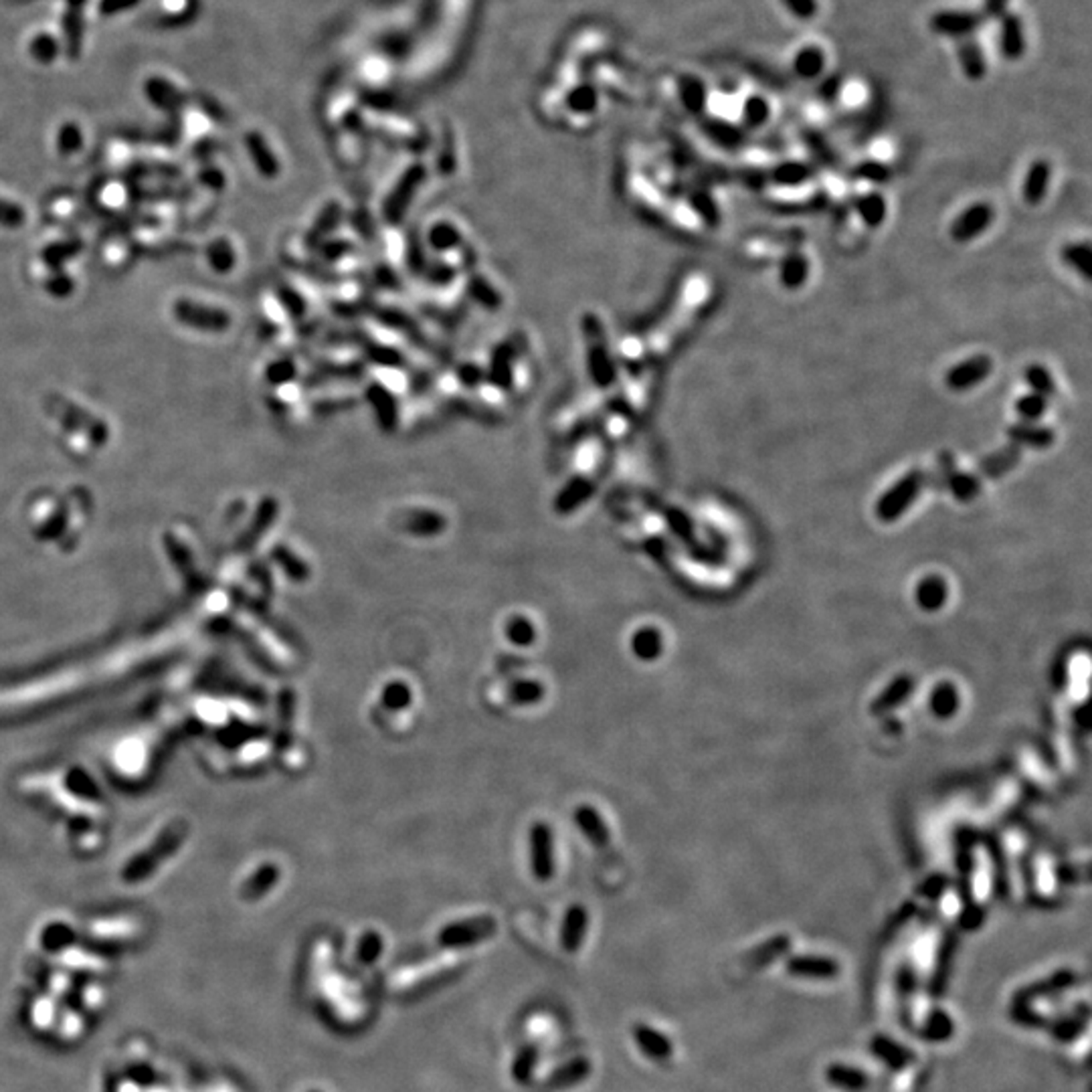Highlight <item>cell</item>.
Returning a JSON list of instances; mask_svg holds the SVG:
<instances>
[{
  "mask_svg": "<svg viewBox=\"0 0 1092 1092\" xmlns=\"http://www.w3.org/2000/svg\"><path fill=\"white\" fill-rule=\"evenodd\" d=\"M706 295H708V288L704 282H690V285L684 288V294L682 298L678 300L676 308H673V314H670V318H668L660 328L654 330V334H651L650 340H647L646 344L647 360L660 362L663 356L670 352V346L678 340V336L682 334V330L686 328L694 318H696L698 312H700L704 302H706Z\"/></svg>",
  "mask_w": 1092,
  "mask_h": 1092,
  "instance_id": "obj_1",
  "label": "cell"
},
{
  "mask_svg": "<svg viewBox=\"0 0 1092 1092\" xmlns=\"http://www.w3.org/2000/svg\"><path fill=\"white\" fill-rule=\"evenodd\" d=\"M583 334L587 342V366H589V375L593 376V382L599 389L609 391L617 382L619 370H617L615 359L611 356L609 346H607L603 324H601V320L595 314H585Z\"/></svg>",
  "mask_w": 1092,
  "mask_h": 1092,
  "instance_id": "obj_2",
  "label": "cell"
},
{
  "mask_svg": "<svg viewBox=\"0 0 1092 1092\" xmlns=\"http://www.w3.org/2000/svg\"><path fill=\"white\" fill-rule=\"evenodd\" d=\"M47 411L51 417H55L65 430L81 433L89 439L94 446H105L110 439V430L104 421L94 417L91 413L85 409H81L79 405L71 403L68 399H63L61 395H51L47 403Z\"/></svg>",
  "mask_w": 1092,
  "mask_h": 1092,
  "instance_id": "obj_3",
  "label": "cell"
},
{
  "mask_svg": "<svg viewBox=\"0 0 1092 1092\" xmlns=\"http://www.w3.org/2000/svg\"><path fill=\"white\" fill-rule=\"evenodd\" d=\"M985 23L987 19L983 17L981 10L969 8H943L928 17V29L933 33L953 41L976 37Z\"/></svg>",
  "mask_w": 1092,
  "mask_h": 1092,
  "instance_id": "obj_4",
  "label": "cell"
},
{
  "mask_svg": "<svg viewBox=\"0 0 1092 1092\" xmlns=\"http://www.w3.org/2000/svg\"><path fill=\"white\" fill-rule=\"evenodd\" d=\"M172 310H175V318L178 322L188 326V328L223 332L231 326V316H229V312H224L221 308H213V305L197 304L191 302V300H178Z\"/></svg>",
  "mask_w": 1092,
  "mask_h": 1092,
  "instance_id": "obj_5",
  "label": "cell"
},
{
  "mask_svg": "<svg viewBox=\"0 0 1092 1092\" xmlns=\"http://www.w3.org/2000/svg\"><path fill=\"white\" fill-rule=\"evenodd\" d=\"M993 372V360L987 354H973L969 359L957 362L945 372V387L947 389L963 392L971 391L989 379Z\"/></svg>",
  "mask_w": 1092,
  "mask_h": 1092,
  "instance_id": "obj_6",
  "label": "cell"
},
{
  "mask_svg": "<svg viewBox=\"0 0 1092 1092\" xmlns=\"http://www.w3.org/2000/svg\"><path fill=\"white\" fill-rule=\"evenodd\" d=\"M494 933H496V922L492 918H468V921H457L443 927L437 941L441 947H468L473 943L486 941Z\"/></svg>",
  "mask_w": 1092,
  "mask_h": 1092,
  "instance_id": "obj_7",
  "label": "cell"
},
{
  "mask_svg": "<svg viewBox=\"0 0 1092 1092\" xmlns=\"http://www.w3.org/2000/svg\"><path fill=\"white\" fill-rule=\"evenodd\" d=\"M995 221V211L989 203H973L969 205L965 211H961L957 215L955 221L951 223V233L953 241L957 243H969L976 241L977 237L987 231Z\"/></svg>",
  "mask_w": 1092,
  "mask_h": 1092,
  "instance_id": "obj_8",
  "label": "cell"
},
{
  "mask_svg": "<svg viewBox=\"0 0 1092 1092\" xmlns=\"http://www.w3.org/2000/svg\"><path fill=\"white\" fill-rule=\"evenodd\" d=\"M530 864H532V874L538 880H549L554 874L553 830L543 821L534 824L530 830Z\"/></svg>",
  "mask_w": 1092,
  "mask_h": 1092,
  "instance_id": "obj_9",
  "label": "cell"
},
{
  "mask_svg": "<svg viewBox=\"0 0 1092 1092\" xmlns=\"http://www.w3.org/2000/svg\"><path fill=\"white\" fill-rule=\"evenodd\" d=\"M999 23V53L1005 61L1009 63H1015L1025 55V49H1028V41H1025V24L1022 17L1014 10H1008L1003 17L997 19Z\"/></svg>",
  "mask_w": 1092,
  "mask_h": 1092,
  "instance_id": "obj_10",
  "label": "cell"
},
{
  "mask_svg": "<svg viewBox=\"0 0 1092 1092\" xmlns=\"http://www.w3.org/2000/svg\"><path fill=\"white\" fill-rule=\"evenodd\" d=\"M423 176H425V170H423V166L417 165V166H411L409 170L399 178V182H397L395 188H392L391 195L387 197L385 207H382V215H385L387 221L391 223L399 221L403 213H405L407 207H409L415 191L423 182Z\"/></svg>",
  "mask_w": 1092,
  "mask_h": 1092,
  "instance_id": "obj_11",
  "label": "cell"
},
{
  "mask_svg": "<svg viewBox=\"0 0 1092 1092\" xmlns=\"http://www.w3.org/2000/svg\"><path fill=\"white\" fill-rule=\"evenodd\" d=\"M921 488H922V473L921 472L908 473V476H905L900 482L888 489L886 496L880 500V504H878V512H880V516L890 520V518H896L898 514L905 512L908 504H911L912 500L916 498V494L921 492Z\"/></svg>",
  "mask_w": 1092,
  "mask_h": 1092,
  "instance_id": "obj_12",
  "label": "cell"
},
{
  "mask_svg": "<svg viewBox=\"0 0 1092 1092\" xmlns=\"http://www.w3.org/2000/svg\"><path fill=\"white\" fill-rule=\"evenodd\" d=\"M599 411H601L599 397H593V395L579 397V399L569 403V405L556 415L554 430L556 433H560V435H573L575 431L583 430L587 423L591 421V417H595Z\"/></svg>",
  "mask_w": 1092,
  "mask_h": 1092,
  "instance_id": "obj_13",
  "label": "cell"
},
{
  "mask_svg": "<svg viewBox=\"0 0 1092 1092\" xmlns=\"http://www.w3.org/2000/svg\"><path fill=\"white\" fill-rule=\"evenodd\" d=\"M957 63L969 81H981L987 75V55L976 37L955 41Z\"/></svg>",
  "mask_w": 1092,
  "mask_h": 1092,
  "instance_id": "obj_14",
  "label": "cell"
},
{
  "mask_svg": "<svg viewBox=\"0 0 1092 1092\" xmlns=\"http://www.w3.org/2000/svg\"><path fill=\"white\" fill-rule=\"evenodd\" d=\"M1008 439L1015 447L1028 449H1048L1054 446L1056 433L1052 427L1040 425V423H1024L1018 421L1008 427Z\"/></svg>",
  "mask_w": 1092,
  "mask_h": 1092,
  "instance_id": "obj_15",
  "label": "cell"
},
{
  "mask_svg": "<svg viewBox=\"0 0 1092 1092\" xmlns=\"http://www.w3.org/2000/svg\"><path fill=\"white\" fill-rule=\"evenodd\" d=\"M702 130L712 144L722 150H738L747 142V130L741 124L724 120V117H704Z\"/></svg>",
  "mask_w": 1092,
  "mask_h": 1092,
  "instance_id": "obj_16",
  "label": "cell"
},
{
  "mask_svg": "<svg viewBox=\"0 0 1092 1092\" xmlns=\"http://www.w3.org/2000/svg\"><path fill=\"white\" fill-rule=\"evenodd\" d=\"M595 492V478L593 476H579L576 473L575 478H570V482L560 489L559 496L554 500V512L556 514H570L575 512L576 508L583 506V504L593 496Z\"/></svg>",
  "mask_w": 1092,
  "mask_h": 1092,
  "instance_id": "obj_17",
  "label": "cell"
},
{
  "mask_svg": "<svg viewBox=\"0 0 1092 1092\" xmlns=\"http://www.w3.org/2000/svg\"><path fill=\"white\" fill-rule=\"evenodd\" d=\"M1050 181H1052V166L1048 160H1034L1025 170L1022 182V197L1025 205H1040L1048 195Z\"/></svg>",
  "mask_w": 1092,
  "mask_h": 1092,
  "instance_id": "obj_18",
  "label": "cell"
},
{
  "mask_svg": "<svg viewBox=\"0 0 1092 1092\" xmlns=\"http://www.w3.org/2000/svg\"><path fill=\"white\" fill-rule=\"evenodd\" d=\"M825 65H828V55H825L824 47H819V45L815 43L799 47L795 51L793 61H791V69H793V73L797 75V78L808 79V81L819 79L821 75H824Z\"/></svg>",
  "mask_w": 1092,
  "mask_h": 1092,
  "instance_id": "obj_19",
  "label": "cell"
},
{
  "mask_svg": "<svg viewBox=\"0 0 1092 1092\" xmlns=\"http://www.w3.org/2000/svg\"><path fill=\"white\" fill-rule=\"evenodd\" d=\"M809 273H811L809 259L805 257L803 253L793 251V253L785 255V259L781 262L779 282L785 289H791V292H795V289L803 288L805 282H808Z\"/></svg>",
  "mask_w": 1092,
  "mask_h": 1092,
  "instance_id": "obj_20",
  "label": "cell"
},
{
  "mask_svg": "<svg viewBox=\"0 0 1092 1092\" xmlns=\"http://www.w3.org/2000/svg\"><path fill=\"white\" fill-rule=\"evenodd\" d=\"M678 95H680L684 108L690 111V114L700 116L706 111L708 89L698 75L688 73L680 78V81H678Z\"/></svg>",
  "mask_w": 1092,
  "mask_h": 1092,
  "instance_id": "obj_21",
  "label": "cell"
},
{
  "mask_svg": "<svg viewBox=\"0 0 1092 1092\" xmlns=\"http://www.w3.org/2000/svg\"><path fill=\"white\" fill-rule=\"evenodd\" d=\"M427 245H430L437 255H443L447 251H453V249L462 247V245H466V239H463V233L459 231L456 223L439 221L435 224H431V229L427 231Z\"/></svg>",
  "mask_w": 1092,
  "mask_h": 1092,
  "instance_id": "obj_22",
  "label": "cell"
},
{
  "mask_svg": "<svg viewBox=\"0 0 1092 1092\" xmlns=\"http://www.w3.org/2000/svg\"><path fill=\"white\" fill-rule=\"evenodd\" d=\"M403 528L415 537H437L446 530V518L433 510H417L403 518Z\"/></svg>",
  "mask_w": 1092,
  "mask_h": 1092,
  "instance_id": "obj_23",
  "label": "cell"
},
{
  "mask_svg": "<svg viewBox=\"0 0 1092 1092\" xmlns=\"http://www.w3.org/2000/svg\"><path fill=\"white\" fill-rule=\"evenodd\" d=\"M575 821L576 825H579V830L585 834V838L593 841L595 846L609 844V830L605 828L603 818H601L599 811L595 808H591V805H581V808L575 811Z\"/></svg>",
  "mask_w": 1092,
  "mask_h": 1092,
  "instance_id": "obj_24",
  "label": "cell"
},
{
  "mask_svg": "<svg viewBox=\"0 0 1092 1092\" xmlns=\"http://www.w3.org/2000/svg\"><path fill=\"white\" fill-rule=\"evenodd\" d=\"M370 379L375 385H379L381 389H385L387 392H391L392 397H403L409 392V376L407 372L399 369V366H385V365H375L370 370Z\"/></svg>",
  "mask_w": 1092,
  "mask_h": 1092,
  "instance_id": "obj_25",
  "label": "cell"
},
{
  "mask_svg": "<svg viewBox=\"0 0 1092 1092\" xmlns=\"http://www.w3.org/2000/svg\"><path fill=\"white\" fill-rule=\"evenodd\" d=\"M587 931V911L585 906L575 905L566 911L565 921H563V933H560V943L566 951H576L583 941Z\"/></svg>",
  "mask_w": 1092,
  "mask_h": 1092,
  "instance_id": "obj_26",
  "label": "cell"
},
{
  "mask_svg": "<svg viewBox=\"0 0 1092 1092\" xmlns=\"http://www.w3.org/2000/svg\"><path fill=\"white\" fill-rule=\"evenodd\" d=\"M320 397L316 399V405L322 409H340L349 407L359 399L360 391L352 382H332V385L320 387Z\"/></svg>",
  "mask_w": 1092,
  "mask_h": 1092,
  "instance_id": "obj_27",
  "label": "cell"
},
{
  "mask_svg": "<svg viewBox=\"0 0 1092 1092\" xmlns=\"http://www.w3.org/2000/svg\"><path fill=\"white\" fill-rule=\"evenodd\" d=\"M369 401L375 409L376 417H379L381 425L385 427L387 431H391L392 427L397 425L399 421V409H397V397H392L391 392H387L385 389H381L379 385L372 382L370 391H369Z\"/></svg>",
  "mask_w": 1092,
  "mask_h": 1092,
  "instance_id": "obj_28",
  "label": "cell"
},
{
  "mask_svg": "<svg viewBox=\"0 0 1092 1092\" xmlns=\"http://www.w3.org/2000/svg\"><path fill=\"white\" fill-rule=\"evenodd\" d=\"M770 120V104L761 94H751L741 104V126L744 130H757Z\"/></svg>",
  "mask_w": 1092,
  "mask_h": 1092,
  "instance_id": "obj_29",
  "label": "cell"
},
{
  "mask_svg": "<svg viewBox=\"0 0 1092 1092\" xmlns=\"http://www.w3.org/2000/svg\"><path fill=\"white\" fill-rule=\"evenodd\" d=\"M811 175H814V172H811V166L801 160L781 162V165H777L773 170H770V178H773L775 185L785 187V188L803 187L811 178Z\"/></svg>",
  "mask_w": 1092,
  "mask_h": 1092,
  "instance_id": "obj_30",
  "label": "cell"
},
{
  "mask_svg": "<svg viewBox=\"0 0 1092 1092\" xmlns=\"http://www.w3.org/2000/svg\"><path fill=\"white\" fill-rule=\"evenodd\" d=\"M605 456V443L599 437H585L575 451V462L579 466V476H591V472L601 466Z\"/></svg>",
  "mask_w": 1092,
  "mask_h": 1092,
  "instance_id": "obj_31",
  "label": "cell"
},
{
  "mask_svg": "<svg viewBox=\"0 0 1092 1092\" xmlns=\"http://www.w3.org/2000/svg\"><path fill=\"white\" fill-rule=\"evenodd\" d=\"M856 208H858V215L862 221H864L866 227H880L884 223L886 213H888V205L886 198L880 195V192H866L864 197L858 198L856 203Z\"/></svg>",
  "mask_w": 1092,
  "mask_h": 1092,
  "instance_id": "obj_32",
  "label": "cell"
},
{
  "mask_svg": "<svg viewBox=\"0 0 1092 1092\" xmlns=\"http://www.w3.org/2000/svg\"><path fill=\"white\" fill-rule=\"evenodd\" d=\"M1024 381L1030 387V392L1042 395L1046 399L1056 395V381L1052 372L1046 369L1044 365H1040V362H1032V365L1025 366Z\"/></svg>",
  "mask_w": 1092,
  "mask_h": 1092,
  "instance_id": "obj_33",
  "label": "cell"
},
{
  "mask_svg": "<svg viewBox=\"0 0 1092 1092\" xmlns=\"http://www.w3.org/2000/svg\"><path fill=\"white\" fill-rule=\"evenodd\" d=\"M1062 259L1068 268H1073L1076 273H1080L1089 282L1092 278V251L1086 241L1068 243L1062 249Z\"/></svg>",
  "mask_w": 1092,
  "mask_h": 1092,
  "instance_id": "obj_34",
  "label": "cell"
},
{
  "mask_svg": "<svg viewBox=\"0 0 1092 1092\" xmlns=\"http://www.w3.org/2000/svg\"><path fill=\"white\" fill-rule=\"evenodd\" d=\"M247 146L249 152H251V158L255 162V168L259 170V175L265 178H275L279 175V165L275 160L272 150L263 144V140L259 136H247Z\"/></svg>",
  "mask_w": 1092,
  "mask_h": 1092,
  "instance_id": "obj_35",
  "label": "cell"
},
{
  "mask_svg": "<svg viewBox=\"0 0 1092 1092\" xmlns=\"http://www.w3.org/2000/svg\"><path fill=\"white\" fill-rule=\"evenodd\" d=\"M463 292L468 295H472L476 302H479L486 308H498L502 304V295L498 294V289L494 288L488 279H484L482 275H469L463 284Z\"/></svg>",
  "mask_w": 1092,
  "mask_h": 1092,
  "instance_id": "obj_36",
  "label": "cell"
},
{
  "mask_svg": "<svg viewBox=\"0 0 1092 1092\" xmlns=\"http://www.w3.org/2000/svg\"><path fill=\"white\" fill-rule=\"evenodd\" d=\"M1019 459H1022V449L1009 443L1008 447L999 449V451L992 453V456L985 459L981 468L987 476H1002V473L1018 466Z\"/></svg>",
  "mask_w": 1092,
  "mask_h": 1092,
  "instance_id": "obj_37",
  "label": "cell"
},
{
  "mask_svg": "<svg viewBox=\"0 0 1092 1092\" xmlns=\"http://www.w3.org/2000/svg\"><path fill=\"white\" fill-rule=\"evenodd\" d=\"M207 262L213 268V272L229 273L235 268V262H237V253H235L233 245L227 239H217V241H213L207 247Z\"/></svg>",
  "mask_w": 1092,
  "mask_h": 1092,
  "instance_id": "obj_38",
  "label": "cell"
},
{
  "mask_svg": "<svg viewBox=\"0 0 1092 1092\" xmlns=\"http://www.w3.org/2000/svg\"><path fill=\"white\" fill-rule=\"evenodd\" d=\"M1014 409L1015 415L1019 417V421L1038 423L1046 415V411H1048V399L1042 395H1035V392H1025V395L1014 403Z\"/></svg>",
  "mask_w": 1092,
  "mask_h": 1092,
  "instance_id": "obj_39",
  "label": "cell"
},
{
  "mask_svg": "<svg viewBox=\"0 0 1092 1092\" xmlns=\"http://www.w3.org/2000/svg\"><path fill=\"white\" fill-rule=\"evenodd\" d=\"M340 219H342L340 203L338 201L328 203V205L320 211V215L316 217L312 229H310V237H305V241H310L312 237H316V241H322V239L328 237V233H332L336 227H338Z\"/></svg>",
  "mask_w": 1092,
  "mask_h": 1092,
  "instance_id": "obj_40",
  "label": "cell"
},
{
  "mask_svg": "<svg viewBox=\"0 0 1092 1092\" xmlns=\"http://www.w3.org/2000/svg\"><path fill=\"white\" fill-rule=\"evenodd\" d=\"M506 637L514 646L528 647L537 640V630H534L532 621L527 619L524 615H514L510 617L506 624Z\"/></svg>",
  "mask_w": 1092,
  "mask_h": 1092,
  "instance_id": "obj_41",
  "label": "cell"
},
{
  "mask_svg": "<svg viewBox=\"0 0 1092 1092\" xmlns=\"http://www.w3.org/2000/svg\"><path fill=\"white\" fill-rule=\"evenodd\" d=\"M382 704L389 711H405V708L411 706L413 700V692L409 688V684L401 682V680H392L382 688Z\"/></svg>",
  "mask_w": 1092,
  "mask_h": 1092,
  "instance_id": "obj_42",
  "label": "cell"
},
{
  "mask_svg": "<svg viewBox=\"0 0 1092 1092\" xmlns=\"http://www.w3.org/2000/svg\"><path fill=\"white\" fill-rule=\"evenodd\" d=\"M510 700L514 704H520V706H530V704H537L543 700L544 696V686L543 684L534 682V680H520L514 682L508 690Z\"/></svg>",
  "mask_w": 1092,
  "mask_h": 1092,
  "instance_id": "obj_43",
  "label": "cell"
},
{
  "mask_svg": "<svg viewBox=\"0 0 1092 1092\" xmlns=\"http://www.w3.org/2000/svg\"><path fill=\"white\" fill-rule=\"evenodd\" d=\"M265 379L272 382L273 387H284L298 379V366H295L292 359H279L268 366Z\"/></svg>",
  "mask_w": 1092,
  "mask_h": 1092,
  "instance_id": "obj_44",
  "label": "cell"
},
{
  "mask_svg": "<svg viewBox=\"0 0 1092 1092\" xmlns=\"http://www.w3.org/2000/svg\"><path fill=\"white\" fill-rule=\"evenodd\" d=\"M382 955V937L379 933L369 931L360 937L359 949H356V959L362 965H372Z\"/></svg>",
  "mask_w": 1092,
  "mask_h": 1092,
  "instance_id": "obj_45",
  "label": "cell"
},
{
  "mask_svg": "<svg viewBox=\"0 0 1092 1092\" xmlns=\"http://www.w3.org/2000/svg\"><path fill=\"white\" fill-rule=\"evenodd\" d=\"M352 249H354V241L350 237H342V235H332L320 243V255L328 262H338L344 255L352 253Z\"/></svg>",
  "mask_w": 1092,
  "mask_h": 1092,
  "instance_id": "obj_46",
  "label": "cell"
},
{
  "mask_svg": "<svg viewBox=\"0 0 1092 1092\" xmlns=\"http://www.w3.org/2000/svg\"><path fill=\"white\" fill-rule=\"evenodd\" d=\"M538 1054L534 1048H524L520 1050L516 1060L512 1064V1076L514 1080L520 1084H527L530 1080V1076L534 1073V1066H537Z\"/></svg>",
  "mask_w": 1092,
  "mask_h": 1092,
  "instance_id": "obj_47",
  "label": "cell"
},
{
  "mask_svg": "<svg viewBox=\"0 0 1092 1092\" xmlns=\"http://www.w3.org/2000/svg\"><path fill=\"white\" fill-rule=\"evenodd\" d=\"M631 646H634V651L637 654V657L651 660V657H656L657 651H660V635H657V631L654 630H641L634 635Z\"/></svg>",
  "mask_w": 1092,
  "mask_h": 1092,
  "instance_id": "obj_48",
  "label": "cell"
},
{
  "mask_svg": "<svg viewBox=\"0 0 1092 1092\" xmlns=\"http://www.w3.org/2000/svg\"><path fill=\"white\" fill-rule=\"evenodd\" d=\"M278 300H279V304H282L284 312L288 314L289 318H295V320L300 318V320H302L305 316V308H308V305H305V300L302 298V294L295 292L294 288H288V285L279 288Z\"/></svg>",
  "mask_w": 1092,
  "mask_h": 1092,
  "instance_id": "obj_49",
  "label": "cell"
},
{
  "mask_svg": "<svg viewBox=\"0 0 1092 1092\" xmlns=\"http://www.w3.org/2000/svg\"><path fill=\"white\" fill-rule=\"evenodd\" d=\"M79 249H81V243H79V241L55 243V245H51V247L45 249L43 259H45V263L51 265V268L57 269L59 265H63L65 262H68L69 257H73V255H78Z\"/></svg>",
  "mask_w": 1092,
  "mask_h": 1092,
  "instance_id": "obj_50",
  "label": "cell"
},
{
  "mask_svg": "<svg viewBox=\"0 0 1092 1092\" xmlns=\"http://www.w3.org/2000/svg\"><path fill=\"white\" fill-rule=\"evenodd\" d=\"M589 1070H591V1066H589V1062H587V1060H575V1062L566 1064L565 1068H560L559 1073L554 1074L553 1083L556 1086H570V1084L579 1083V1080H583L585 1076L589 1074Z\"/></svg>",
  "mask_w": 1092,
  "mask_h": 1092,
  "instance_id": "obj_51",
  "label": "cell"
},
{
  "mask_svg": "<svg viewBox=\"0 0 1092 1092\" xmlns=\"http://www.w3.org/2000/svg\"><path fill=\"white\" fill-rule=\"evenodd\" d=\"M856 176L864 178L866 182H874V185H882L890 178V168H888L882 160H866L856 168Z\"/></svg>",
  "mask_w": 1092,
  "mask_h": 1092,
  "instance_id": "obj_52",
  "label": "cell"
},
{
  "mask_svg": "<svg viewBox=\"0 0 1092 1092\" xmlns=\"http://www.w3.org/2000/svg\"><path fill=\"white\" fill-rule=\"evenodd\" d=\"M785 10L797 20H809L818 14L819 3L818 0H781Z\"/></svg>",
  "mask_w": 1092,
  "mask_h": 1092,
  "instance_id": "obj_53",
  "label": "cell"
},
{
  "mask_svg": "<svg viewBox=\"0 0 1092 1092\" xmlns=\"http://www.w3.org/2000/svg\"><path fill=\"white\" fill-rule=\"evenodd\" d=\"M635 1038L637 1042L641 1044V1048H644L650 1056H662L668 1050V1046L663 1042L662 1035L650 1032V1030H646L644 1025L635 1030Z\"/></svg>",
  "mask_w": 1092,
  "mask_h": 1092,
  "instance_id": "obj_54",
  "label": "cell"
},
{
  "mask_svg": "<svg viewBox=\"0 0 1092 1092\" xmlns=\"http://www.w3.org/2000/svg\"><path fill=\"white\" fill-rule=\"evenodd\" d=\"M24 223V211L14 203L0 198V227L19 229Z\"/></svg>",
  "mask_w": 1092,
  "mask_h": 1092,
  "instance_id": "obj_55",
  "label": "cell"
},
{
  "mask_svg": "<svg viewBox=\"0 0 1092 1092\" xmlns=\"http://www.w3.org/2000/svg\"><path fill=\"white\" fill-rule=\"evenodd\" d=\"M951 488H953V492H955L957 498L967 500V498H971L973 494L977 492L979 484H977V479L971 476V473H955V476H953V479H951Z\"/></svg>",
  "mask_w": 1092,
  "mask_h": 1092,
  "instance_id": "obj_56",
  "label": "cell"
},
{
  "mask_svg": "<svg viewBox=\"0 0 1092 1092\" xmlns=\"http://www.w3.org/2000/svg\"><path fill=\"white\" fill-rule=\"evenodd\" d=\"M692 208L698 213V215L702 217V221H706L708 224H716L718 211H716V205H714V201L708 195H704V192H700V195L694 197L692 198Z\"/></svg>",
  "mask_w": 1092,
  "mask_h": 1092,
  "instance_id": "obj_57",
  "label": "cell"
},
{
  "mask_svg": "<svg viewBox=\"0 0 1092 1092\" xmlns=\"http://www.w3.org/2000/svg\"><path fill=\"white\" fill-rule=\"evenodd\" d=\"M45 289L55 298H68V295L73 292V282L68 278L65 273L55 272L51 278L45 282Z\"/></svg>",
  "mask_w": 1092,
  "mask_h": 1092,
  "instance_id": "obj_58",
  "label": "cell"
},
{
  "mask_svg": "<svg viewBox=\"0 0 1092 1092\" xmlns=\"http://www.w3.org/2000/svg\"><path fill=\"white\" fill-rule=\"evenodd\" d=\"M278 554H279V559H282V563H285V566L289 569V575H292L294 579H298V581L308 579L310 570H308V566L302 563V560L295 559V556L289 554L288 550H279Z\"/></svg>",
  "mask_w": 1092,
  "mask_h": 1092,
  "instance_id": "obj_59",
  "label": "cell"
},
{
  "mask_svg": "<svg viewBox=\"0 0 1092 1092\" xmlns=\"http://www.w3.org/2000/svg\"><path fill=\"white\" fill-rule=\"evenodd\" d=\"M1009 3L1012 0H983L981 4V14L987 20H997L999 17H1003L1005 13L1009 10Z\"/></svg>",
  "mask_w": 1092,
  "mask_h": 1092,
  "instance_id": "obj_60",
  "label": "cell"
},
{
  "mask_svg": "<svg viewBox=\"0 0 1092 1092\" xmlns=\"http://www.w3.org/2000/svg\"><path fill=\"white\" fill-rule=\"evenodd\" d=\"M841 91H844V84H841V79L834 78V75H831V78L825 79L824 85H821L819 95H821V100L834 101V100L840 98Z\"/></svg>",
  "mask_w": 1092,
  "mask_h": 1092,
  "instance_id": "obj_61",
  "label": "cell"
},
{
  "mask_svg": "<svg viewBox=\"0 0 1092 1092\" xmlns=\"http://www.w3.org/2000/svg\"><path fill=\"white\" fill-rule=\"evenodd\" d=\"M79 146H81L79 132L75 130V127H65L63 134H61V142H59L61 152H73V150H78Z\"/></svg>",
  "mask_w": 1092,
  "mask_h": 1092,
  "instance_id": "obj_62",
  "label": "cell"
},
{
  "mask_svg": "<svg viewBox=\"0 0 1092 1092\" xmlns=\"http://www.w3.org/2000/svg\"><path fill=\"white\" fill-rule=\"evenodd\" d=\"M203 182H207L208 187L215 188V191H221L223 188V175L219 170H207L201 175Z\"/></svg>",
  "mask_w": 1092,
  "mask_h": 1092,
  "instance_id": "obj_63",
  "label": "cell"
}]
</instances>
